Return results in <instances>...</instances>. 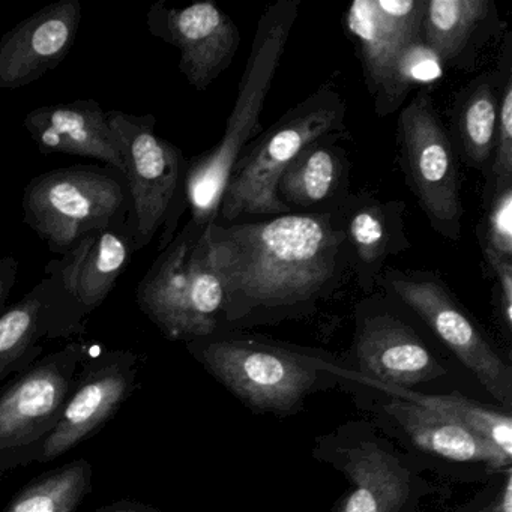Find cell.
Segmentation results:
<instances>
[{"label": "cell", "mask_w": 512, "mask_h": 512, "mask_svg": "<svg viewBox=\"0 0 512 512\" xmlns=\"http://www.w3.org/2000/svg\"><path fill=\"white\" fill-rule=\"evenodd\" d=\"M203 239L223 286L226 322L308 310L349 268L340 209L212 223Z\"/></svg>", "instance_id": "cell-1"}, {"label": "cell", "mask_w": 512, "mask_h": 512, "mask_svg": "<svg viewBox=\"0 0 512 512\" xmlns=\"http://www.w3.org/2000/svg\"><path fill=\"white\" fill-rule=\"evenodd\" d=\"M299 0H278L257 23L250 56L239 82L238 97L223 137L214 148L191 161L185 173V202L196 226L215 223L233 166L262 133L260 115L272 88L287 41L299 16Z\"/></svg>", "instance_id": "cell-2"}, {"label": "cell", "mask_w": 512, "mask_h": 512, "mask_svg": "<svg viewBox=\"0 0 512 512\" xmlns=\"http://www.w3.org/2000/svg\"><path fill=\"white\" fill-rule=\"evenodd\" d=\"M346 112L344 98L331 85H325L262 131L233 166L215 223L292 214L277 196L281 175L311 143L343 136Z\"/></svg>", "instance_id": "cell-3"}, {"label": "cell", "mask_w": 512, "mask_h": 512, "mask_svg": "<svg viewBox=\"0 0 512 512\" xmlns=\"http://www.w3.org/2000/svg\"><path fill=\"white\" fill-rule=\"evenodd\" d=\"M205 227L188 221L137 286L140 310L170 340L211 337L223 319L224 290L206 253Z\"/></svg>", "instance_id": "cell-4"}, {"label": "cell", "mask_w": 512, "mask_h": 512, "mask_svg": "<svg viewBox=\"0 0 512 512\" xmlns=\"http://www.w3.org/2000/svg\"><path fill=\"white\" fill-rule=\"evenodd\" d=\"M88 356L86 344L68 343L38 359L0 391V478L17 467L40 463Z\"/></svg>", "instance_id": "cell-5"}, {"label": "cell", "mask_w": 512, "mask_h": 512, "mask_svg": "<svg viewBox=\"0 0 512 512\" xmlns=\"http://www.w3.org/2000/svg\"><path fill=\"white\" fill-rule=\"evenodd\" d=\"M119 151L124 158L134 217V250L151 244L161 226H170L161 251L173 239L178 224L176 209L185 202L187 161L173 143L155 134L154 116L107 112ZM187 203V202H185Z\"/></svg>", "instance_id": "cell-6"}, {"label": "cell", "mask_w": 512, "mask_h": 512, "mask_svg": "<svg viewBox=\"0 0 512 512\" xmlns=\"http://www.w3.org/2000/svg\"><path fill=\"white\" fill-rule=\"evenodd\" d=\"M125 203L121 182L80 166L37 176L22 200L26 223L56 253H70L86 236L110 229Z\"/></svg>", "instance_id": "cell-7"}, {"label": "cell", "mask_w": 512, "mask_h": 512, "mask_svg": "<svg viewBox=\"0 0 512 512\" xmlns=\"http://www.w3.org/2000/svg\"><path fill=\"white\" fill-rule=\"evenodd\" d=\"M407 182L431 227L448 241L461 236L463 206L457 155L430 92L418 91L398 119Z\"/></svg>", "instance_id": "cell-8"}, {"label": "cell", "mask_w": 512, "mask_h": 512, "mask_svg": "<svg viewBox=\"0 0 512 512\" xmlns=\"http://www.w3.org/2000/svg\"><path fill=\"white\" fill-rule=\"evenodd\" d=\"M193 355L250 406L287 412L316 382L310 359L250 341L200 340L188 344Z\"/></svg>", "instance_id": "cell-9"}, {"label": "cell", "mask_w": 512, "mask_h": 512, "mask_svg": "<svg viewBox=\"0 0 512 512\" xmlns=\"http://www.w3.org/2000/svg\"><path fill=\"white\" fill-rule=\"evenodd\" d=\"M377 283L415 311L482 386L497 401L511 407V370L439 278L389 269Z\"/></svg>", "instance_id": "cell-10"}, {"label": "cell", "mask_w": 512, "mask_h": 512, "mask_svg": "<svg viewBox=\"0 0 512 512\" xmlns=\"http://www.w3.org/2000/svg\"><path fill=\"white\" fill-rule=\"evenodd\" d=\"M140 358L130 350L88 356L80 367L61 421L44 445L40 463H50L104 427L139 388Z\"/></svg>", "instance_id": "cell-11"}, {"label": "cell", "mask_w": 512, "mask_h": 512, "mask_svg": "<svg viewBox=\"0 0 512 512\" xmlns=\"http://www.w3.org/2000/svg\"><path fill=\"white\" fill-rule=\"evenodd\" d=\"M148 25L155 37L181 52L179 70L196 91H206L230 67L241 46L238 25L209 0L184 8L155 4Z\"/></svg>", "instance_id": "cell-12"}, {"label": "cell", "mask_w": 512, "mask_h": 512, "mask_svg": "<svg viewBox=\"0 0 512 512\" xmlns=\"http://www.w3.org/2000/svg\"><path fill=\"white\" fill-rule=\"evenodd\" d=\"M79 0H56L0 38V89L32 85L58 68L76 43Z\"/></svg>", "instance_id": "cell-13"}, {"label": "cell", "mask_w": 512, "mask_h": 512, "mask_svg": "<svg viewBox=\"0 0 512 512\" xmlns=\"http://www.w3.org/2000/svg\"><path fill=\"white\" fill-rule=\"evenodd\" d=\"M134 242L118 230L92 233L83 238L55 274L59 307L74 329L103 305L124 274L134 253Z\"/></svg>", "instance_id": "cell-14"}, {"label": "cell", "mask_w": 512, "mask_h": 512, "mask_svg": "<svg viewBox=\"0 0 512 512\" xmlns=\"http://www.w3.org/2000/svg\"><path fill=\"white\" fill-rule=\"evenodd\" d=\"M425 0H355L344 16L355 38L365 82L374 98L383 91L404 47L422 38Z\"/></svg>", "instance_id": "cell-15"}, {"label": "cell", "mask_w": 512, "mask_h": 512, "mask_svg": "<svg viewBox=\"0 0 512 512\" xmlns=\"http://www.w3.org/2000/svg\"><path fill=\"white\" fill-rule=\"evenodd\" d=\"M23 124L41 154L94 158L124 173V158L107 112L97 101L38 107L26 115Z\"/></svg>", "instance_id": "cell-16"}, {"label": "cell", "mask_w": 512, "mask_h": 512, "mask_svg": "<svg viewBox=\"0 0 512 512\" xmlns=\"http://www.w3.org/2000/svg\"><path fill=\"white\" fill-rule=\"evenodd\" d=\"M406 206L371 196H347L341 205L347 262L364 290L377 283L386 260L409 250Z\"/></svg>", "instance_id": "cell-17"}, {"label": "cell", "mask_w": 512, "mask_h": 512, "mask_svg": "<svg viewBox=\"0 0 512 512\" xmlns=\"http://www.w3.org/2000/svg\"><path fill=\"white\" fill-rule=\"evenodd\" d=\"M356 358L364 373L395 388L445 373L415 331L389 314L365 320L356 341Z\"/></svg>", "instance_id": "cell-18"}, {"label": "cell", "mask_w": 512, "mask_h": 512, "mask_svg": "<svg viewBox=\"0 0 512 512\" xmlns=\"http://www.w3.org/2000/svg\"><path fill=\"white\" fill-rule=\"evenodd\" d=\"M71 335L56 302V277L46 278L0 313V385L22 373L43 353V338Z\"/></svg>", "instance_id": "cell-19"}, {"label": "cell", "mask_w": 512, "mask_h": 512, "mask_svg": "<svg viewBox=\"0 0 512 512\" xmlns=\"http://www.w3.org/2000/svg\"><path fill=\"white\" fill-rule=\"evenodd\" d=\"M338 136L323 137L299 152L277 184V196L292 212L338 211L346 202L349 161Z\"/></svg>", "instance_id": "cell-20"}, {"label": "cell", "mask_w": 512, "mask_h": 512, "mask_svg": "<svg viewBox=\"0 0 512 512\" xmlns=\"http://www.w3.org/2000/svg\"><path fill=\"white\" fill-rule=\"evenodd\" d=\"M386 410L397 419L416 446L452 461H479L493 469L509 466L511 460L473 433L454 416L413 401H392Z\"/></svg>", "instance_id": "cell-21"}, {"label": "cell", "mask_w": 512, "mask_h": 512, "mask_svg": "<svg viewBox=\"0 0 512 512\" xmlns=\"http://www.w3.org/2000/svg\"><path fill=\"white\" fill-rule=\"evenodd\" d=\"M347 473L353 490L340 512H397L409 494V476L388 452L364 445L350 455Z\"/></svg>", "instance_id": "cell-22"}, {"label": "cell", "mask_w": 512, "mask_h": 512, "mask_svg": "<svg viewBox=\"0 0 512 512\" xmlns=\"http://www.w3.org/2000/svg\"><path fill=\"white\" fill-rule=\"evenodd\" d=\"M491 13L490 0H425L422 40L443 67H464V56Z\"/></svg>", "instance_id": "cell-23"}, {"label": "cell", "mask_w": 512, "mask_h": 512, "mask_svg": "<svg viewBox=\"0 0 512 512\" xmlns=\"http://www.w3.org/2000/svg\"><path fill=\"white\" fill-rule=\"evenodd\" d=\"M497 80L484 74L470 83L455 106L458 148L469 166L478 170L490 167L499 119Z\"/></svg>", "instance_id": "cell-24"}, {"label": "cell", "mask_w": 512, "mask_h": 512, "mask_svg": "<svg viewBox=\"0 0 512 512\" xmlns=\"http://www.w3.org/2000/svg\"><path fill=\"white\" fill-rule=\"evenodd\" d=\"M92 466L76 460L25 485L5 512H76L92 491Z\"/></svg>", "instance_id": "cell-25"}, {"label": "cell", "mask_w": 512, "mask_h": 512, "mask_svg": "<svg viewBox=\"0 0 512 512\" xmlns=\"http://www.w3.org/2000/svg\"><path fill=\"white\" fill-rule=\"evenodd\" d=\"M442 61L431 52L422 38L404 47L392 67L383 91L374 98L377 115L388 116L400 109L410 92L428 91L443 77ZM416 91V92H418Z\"/></svg>", "instance_id": "cell-26"}, {"label": "cell", "mask_w": 512, "mask_h": 512, "mask_svg": "<svg viewBox=\"0 0 512 512\" xmlns=\"http://www.w3.org/2000/svg\"><path fill=\"white\" fill-rule=\"evenodd\" d=\"M386 388L391 389V391L394 389L398 395H403L406 400L413 401V403L454 416L455 419L470 428L473 433L478 434L485 442L490 443L496 451L511 460L512 419L508 413L497 412V410L490 409V407L482 406V404L466 400V398L455 397V395L427 397V395L412 394V392L395 388V386H392V388L386 386Z\"/></svg>", "instance_id": "cell-27"}, {"label": "cell", "mask_w": 512, "mask_h": 512, "mask_svg": "<svg viewBox=\"0 0 512 512\" xmlns=\"http://www.w3.org/2000/svg\"><path fill=\"white\" fill-rule=\"evenodd\" d=\"M488 193L512 184V76H506L500 91L499 119H497L496 140L493 158L488 167Z\"/></svg>", "instance_id": "cell-28"}, {"label": "cell", "mask_w": 512, "mask_h": 512, "mask_svg": "<svg viewBox=\"0 0 512 512\" xmlns=\"http://www.w3.org/2000/svg\"><path fill=\"white\" fill-rule=\"evenodd\" d=\"M481 224L479 242L499 256L512 260V184L493 191Z\"/></svg>", "instance_id": "cell-29"}, {"label": "cell", "mask_w": 512, "mask_h": 512, "mask_svg": "<svg viewBox=\"0 0 512 512\" xmlns=\"http://www.w3.org/2000/svg\"><path fill=\"white\" fill-rule=\"evenodd\" d=\"M485 260L496 278V289L499 292V310L506 328L512 326V260L499 256L490 248L481 245Z\"/></svg>", "instance_id": "cell-30"}, {"label": "cell", "mask_w": 512, "mask_h": 512, "mask_svg": "<svg viewBox=\"0 0 512 512\" xmlns=\"http://www.w3.org/2000/svg\"><path fill=\"white\" fill-rule=\"evenodd\" d=\"M17 272H19V262L16 257L5 256L0 259V313L5 310L11 290L17 281Z\"/></svg>", "instance_id": "cell-31"}, {"label": "cell", "mask_w": 512, "mask_h": 512, "mask_svg": "<svg viewBox=\"0 0 512 512\" xmlns=\"http://www.w3.org/2000/svg\"><path fill=\"white\" fill-rule=\"evenodd\" d=\"M481 512H512V476L506 473L505 485H503L496 499Z\"/></svg>", "instance_id": "cell-32"}, {"label": "cell", "mask_w": 512, "mask_h": 512, "mask_svg": "<svg viewBox=\"0 0 512 512\" xmlns=\"http://www.w3.org/2000/svg\"><path fill=\"white\" fill-rule=\"evenodd\" d=\"M94 512H158L157 509L151 506L142 505L133 500H118V502L110 503V505L103 506V508L95 509Z\"/></svg>", "instance_id": "cell-33"}]
</instances>
